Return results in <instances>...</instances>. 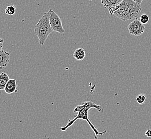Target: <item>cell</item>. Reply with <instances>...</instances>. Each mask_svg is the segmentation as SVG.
Masks as SVG:
<instances>
[{
	"mask_svg": "<svg viewBox=\"0 0 151 139\" xmlns=\"http://www.w3.org/2000/svg\"><path fill=\"white\" fill-rule=\"evenodd\" d=\"M91 108H96L99 112H101L103 110L101 106L96 104L92 101L84 102H83L81 105H77L75 108L74 112L77 113V115H75V118L69 121L67 125L61 128L60 130L61 131H66L67 129L70 128L71 126H72L77 119H83L87 122L88 124L90 125L91 128L95 133V139H98V136L99 135H102L106 133V130L102 132H99L94 126V125L92 123V122H91L90 120L89 119V110H90Z\"/></svg>",
	"mask_w": 151,
	"mask_h": 139,
	"instance_id": "obj_1",
	"label": "cell"
},
{
	"mask_svg": "<svg viewBox=\"0 0 151 139\" xmlns=\"http://www.w3.org/2000/svg\"><path fill=\"white\" fill-rule=\"evenodd\" d=\"M110 15H115L125 21L136 18L142 11L141 4L134 0H123L121 2L108 9Z\"/></svg>",
	"mask_w": 151,
	"mask_h": 139,
	"instance_id": "obj_2",
	"label": "cell"
},
{
	"mask_svg": "<svg viewBox=\"0 0 151 139\" xmlns=\"http://www.w3.org/2000/svg\"><path fill=\"white\" fill-rule=\"evenodd\" d=\"M50 12L49 10L48 12L44 14L35 27V33L38 37L40 46H44L47 39L53 31L50 24Z\"/></svg>",
	"mask_w": 151,
	"mask_h": 139,
	"instance_id": "obj_3",
	"label": "cell"
},
{
	"mask_svg": "<svg viewBox=\"0 0 151 139\" xmlns=\"http://www.w3.org/2000/svg\"><path fill=\"white\" fill-rule=\"evenodd\" d=\"M50 24L53 31L58 32L61 34H63L65 32V29L63 27L61 18L52 9H50Z\"/></svg>",
	"mask_w": 151,
	"mask_h": 139,
	"instance_id": "obj_4",
	"label": "cell"
},
{
	"mask_svg": "<svg viewBox=\"0 0 151 139\" xmlns=\"http://www.w3.org/2000/svg\"><path fill=\"white\" fill-rule=\"evenodd\" d=\"M128 30L130 34L134 36H140L145 30V27L139 20L135 19L128 25Z\"/></svg>",
	"mask_w": 151,
	"mask_h": 139,
	"instance_id": "obj_5",
	"label": "cell"
},
{
	"mask_svg": "<svg viewBox=\"0 0 151 139\" xmlns=\"http://www.w3.org/2000/svg\"><path fill=\"white\" fill-rule=\"evenodd\" d=\"M10 62V54L6 50L0 51V69L6 67Z\"/></svg>",
	"mask_w": 151,
	"mask_h": 139,
	"instance_id": "obj_6",
	"label": "cell"
},
{
	"mask_svg": "<svg viewBox=\"0 0 151 139\" xmlns=\"http://www.w3.org/2000/svg\"><path fill=\"white\" fill-rule=\"evenodd\" d=\"M17 82L15 79H10L6 85V87L4 88V91L6 93L8 94H11L17 92Z\"/></svg>",
	"mask_w": 151,
	"mask_h": 139,
	"instance_id": "obj_7",
	"label": "cell"
},
{
	"mask_svg": "<svg viewBox=\"0 0 151 139\" xmlns=\"http://www.w3.org/2000/svg\"><path fill=\"white\" fill-rule=\"evenodd\" d=\"M86 56V52L83 48H79L74 52L73 56L77 61H83Z\"/></svg>",
	"mask_w": 151,
	"mask_h": 139,
	"instance_id": "obj_8",
	"label": "cell"
},
{
	"mask_svg": "<svg viewBox=\"0 0 151 139\" xmlns=\"http://www.w3.org/2000/svg\"><path fill=\"white\" fill-rule=\"evenodd\" d=\"M123 0H101L102 4L106 9H109L121 2Z\"/></svg>",
	"mask_w": 151,
	"mask_h": 139,
	"instance_id": "obj_9",
	"label": "cell"
},
{
	"mask_svg": "<svg viewBox=\"0 0 151 139\" xmlns=\"http://www.w3.org/2000/svg\"><path fill=\"white\" fill-rule=\"evenodd\" d=\"M9 75L6 73L2 72L0 75V90H4L6 87V85L7 84L8 82L9 81Z\"/></svg>",
	"mask_w": 151,
	"mask_h": 139,
	"instance_id": "obj_10",
	"label": "cell"
},
{
	"mask_svg": "<svg viewBox=\"0 0 151 139\" xmlns=\"http://www.w3.org/2000/svg\"><path fill=\"white\" fill-rule=\"evenodd\" d=\"M16 11V9L14 6H7L5 10V14L10 16H12L15 15Z\"/></svg>",
	"mask_w": 151,
	"mask_h": 139,
	"instance_id": "obj_11",
	"label": "cell"
},
{
	"mask_svg": "<svg viewBox=\"0 0 151 139\" xmlns=\"http://www.w3.org/2000/svg\"><path fill=\"white\" fill-rule=\"evenodd\" d=\"M146 100V96L144 94H140L137 96L135 99V101L138 104H142L145 102Z\"/></svg>",
	"mask_w": 151,
	"mask_h": 139,
	"instance_id": "obj_12",
	"label": "cell"
},
{
	"mask_svg": "<svg viewBox=\"0 0 151 139\" xmlns=\"http://www.w3.org/2000/svg\"><path fill=\"white\" fill-rule=\"evenodd\" d=\"M149 19H150V18H149L148 15L144 14V15H142L140 16L139 20L142 24H146L148 23Z\"/></svg>",
	"mask_w": 151,
	"mask_h": 139,
	"instance_id": "obj_13",
	"label": "cell"
},
{
	"mask_svg": "<svg viewBox=\"0 0 151 139\" xmlns=\"http://www.w3.org/2000/svg\"><path fill=\"white\" fill-rule=\"evenodd\" d=\"M145 135L148 138H151V130L146 131Z\"/></svg>",
	"mask_w": 151,
	"mask_h": 139,
	"instance_id": "obj_14",
	"label": "cell"
},
{
	"mask_svg": "<svg viewBox=\"0 0 151 139\" xmlns=\"http://www.w3.org/2000/svg\"><path fill=\"white\" fill-rule=\"evenodd\" d=\"M3 42H4V40H3V39H1V41H0V44H1L0 48H1V50H2V48H3Z\"/></svg>",
	"mask_w": 151,
	"mask_h": 139,
	"instance_id": "obj_15",
	"label": "cell"
},
{
	"mask_svg": "<svg viewBox=\"0 0 151 139\" xmlns=\"http://www.w3.org/2000/svg\"><path fill=\"white\" fill-rule=\"evenodd\" d=\"M134 2H136L137 3L139 4H141V3L142 2L143 0H134Z\"/></svg>",
	"mask_w": 151,
	"mask_h": 139,
	"instance_id": "obj_16",
	"label": "cell"
},
{
	"mask_svg": "<svg viewBox=\"0 0 151 139\" xmlns=\"http://www.w3.org/2000/svg\"><path fill=\"white\" fill-rule=\"evenodd\" d=\"M90 1H92V0H90Z\"/></svg>",
	"mask_w": 151,
	"mask_h": 139,
	"instance_id": "obj_17",
	"label": "cell"
}]
</instances>
